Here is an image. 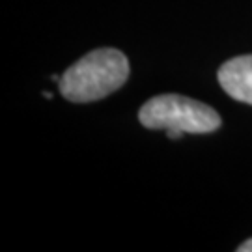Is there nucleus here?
Instances as JSON below:
<instances>
[{"label": "nucleus", "instance_id": "obj_5", "mask_svg": "<svg viewBox=\"0 0 252 252\" xmlns=\"http://www.w3.org/2000/svg\"><path fill=\"white\" fill-rule=\"evenodd\" d=\"M181 135H185V133H181V131H176V129H170V131H166V136H168V138H180Z\"/></svg>", "mask_w": 252, "mask_h": 252}, {"label": "nucleus", "instance_id": "obj_4", "mask_svg": "<svg viewBox=\"0 0 252 252\" xmlns=\"http://www.w3.org/2000/svg\"><path fill=\"white\" fill-rule=\"evenodd\" d=\"M237 252H252V239L245 241L241 247H237Z\"/></svg>", "mask_w": 252, "mask_h": 252}, {"label": "nucleus", "instance_id": "obj_1", "mask_svg": "<svg viewBox=\"0 0 252 252\" xmlns=\"http://www.w3.org/2000/svg\"><path fill=\"white\" fill-rule=\"evenodd\" d=\"M129 77L127 56L118 49H95L60 77V94L73 103H90L120 90Z\"/></svg>", "mask_w": 252, "mask_h": 252}, {"label": "nucleus", "instance_id": "obj_6", "mask_svg": "<svg viewBox=\"0 0 252 252\" xmlns=\"http://www.w3.org/2000/svg\"><path fill=\"white\" fill-rule=\"evenodd\" d=\"M43 97H45V99H51V97H53V95H51V94H49V92H43Z\"/></svg>", "mask_w": 252, "mask_h": 252}, {"label": "nucleus", "instance_id": "obj_3", "mask_svg": "<svg viewBox=\"0 0 252 252\" xmlns=\"http://www.w3.org/2000/svg\"><path fill=\"white\" fill-rule=\"evenodd\" d=\"M219 82L232 99L252 105V54L222 63L219 69Z\"/></svg>", "mask_w": 252, "mask_h": 252}, {"label": "nucleus", "instance_id": "obj_2", "mask_svg": "<svg viewBox=\"0 0 252 252\" xmlns=\"http://www.w3.org/2000/svg\"><path fill=\"white\" fill-rule=\"evenodd\" d=\"M140 124L148 129L181 131V133H213L220 127V116L215 108L178 94L155 95L138 110Z\"/></svg>", "mask_w": 252, "mask_h": 252}]
</instances>
